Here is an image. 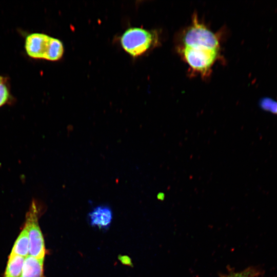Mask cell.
<instances>
[{
  "mask_svg": "<svg viewBox=\"0 0 277 277\" xmlns=\"http://www.w3.org/2000/svg\"><path fill=\"white\" fill-rule=\"evenodd\" d=\"M44 259L28 255L25 259L19 277H44Z\"/></svg>",
  "mask_w": 277,
  "mask_h": 277,
  "instance_id": "cell-7",
  "label": "cell"
},
{
  "mask_svg": "<svg viewBox=\"0 0 277 277\" xmlns=\"http://www.w3.org/2000/svg\"><path fill=\"white\" fill-rule=\"evenodd\" d=\"M8 80V77L0 75V106L3 103L4 96V84Z\"/></svg>",
  "mask_w": 277,
  "mask_h": 277,
  "instance_id": "cell-12",
  "label": "cell"
},
{
  "mask_svg": "<svg viewBox=\"0 0 277 277\" xmlns=\"http://www.w3.org/2000/svg\"><path fill=\"white\" fill-rule=\"evenodd\" d=\"M39 207L36 201L33 200L26 215L25 226L29 237V255L44 259L46 249L44 237L39 224Z\"/></svg>",
  "mask_w": 277,
  "mask_h": 277,
  "instance_id": "cell-1",
  "label": "cell"
},
{
  "mask_svg": "<svg viewBox=\"0 0 277 277\" xmlns=\"http://www.w3.org/2000/svg\"><path fill=\"white\" fill-rule=\"evenodd\" d=\"M29 251L28 233L25 226L15 240L9 256L18 255L26 258L29 255Z\"/></svg>",
  "mask_w": 277,
  "mask_h": 277,
  "instance_id": "cell-8",
  "label": "cell"
},
{
  "mask_svg": "<svg viewBox=\"0 0 277 277\" xmlns=\"http://www.w3.org/2000/svg\"><path fill=\"white\" fill-rule=\"evenodd\" d=\"M217 50L205 47H183L181 52L188 65L194 70L206 75L215 61Z\"/></svg>",
  "mask_w": 277,
  "mask_h": 277,
  "instance_id": "cell-4",
  "label": "cell"
},
{
  "mask_svg": "<svg viewBox=\"0 0 277 277\" xmlns=\"http://www.w3.org/2000/svg\"><path fill=\"white\" fill-rule=\"evenodd\" d=\"M154 40V36L151 32L140 28H131L124 33L121 43L128 53L136 57L146 52Z\"/></svg>",
  "mask_w": 277,
  "mask_h": 277,
  "instance_id": "cell-3",
  "label": "cell"
},
{
  "mask_svg": "<svg viewBox=\"0 0 277 277\" xmlns=\"http://www.w3.org/2000/svg\"><path fill=\"white\" fill-rule=\"evenodd\" d=\"M88 217L91 226L107 229L112 221V212L107 206H98L90 211Z\"/></svg>",
  "mask_w": 277,
  "mask_h": 277,
  "instance_id": "cell-6",
  "label": "cell"
},
{
  "mask_svg": "<svg viewBox=\"0 0 277 277\" xmlns=\"http://www.w3.org/2000/svg\"><path fill=\"white\" fill-rule=\"evenodd\" d=\"M261 274L262 271L258 268L249 267L239 272L230 271L227 274H221L220 277H259Z\"/></svg>",
  "mask_w": 277,
  "mask_h": 277,
  "instance_id": "cell-10",
  "label": "cell"
},
{
  "mask_svg": "<svg viewBox=\"0 0 277 277\" xmlns=\"http://www.w3.org/2000/svg\"><path fill=\"white\" fill-rule=\"evenodd\" d=\"M262 106L267 110L277 112V103L271 99L265 98L261 103Z\"/></svg>",
  "mask_w": 277,
  "mask_h": 277,
  "instance_id": "cell-11",
  "label": "cell"
},
{
  "mask_svg": "<svg viewBox=\"0 0 277 277\" xmlns=\"http://www.w3.org/2000/svg\"><path fill=\"white\" fill-rule=\"evenodd\" d=\"M183 47H205L219 49L217 36L205 25L199 23L196 16L192 24L185 31L182 37Z\"/></svg>",
  "mask_w": 277,
  "mask_h": 277,
  "instance_id": "cell-2",
  "label": "cell"
},
{
  "mask_svg": "<svg viewBox=\"0 0 277 277\" xmlns=\"http://www.w3.org/2000/svg\"><path fill=\"white\" fill-rule=\"evenodd\" d=\"M25 258L18 256H9L4 277H19Z\"/></svg>",
  "mask_w": 277,
  "mask_h": 277,
  "instance_id": "cell-9",
  "label": "cell"
},
{
  "mask_svg": "<svg viewBox=\"0 0 277 277\" xmlns=\"http://www.w3.org/2000/svg\"><path fill=\"white\" fill-rule=\"evenodd\" d=\"M52 37L43 33H31L25 39L27 55L34 60H47Z\"/></svg>",
  "mask_w": 277,
  "mask_h": 277,
  "instance_id": "cell-5",
  "label": "cell"
}]
</instances>
